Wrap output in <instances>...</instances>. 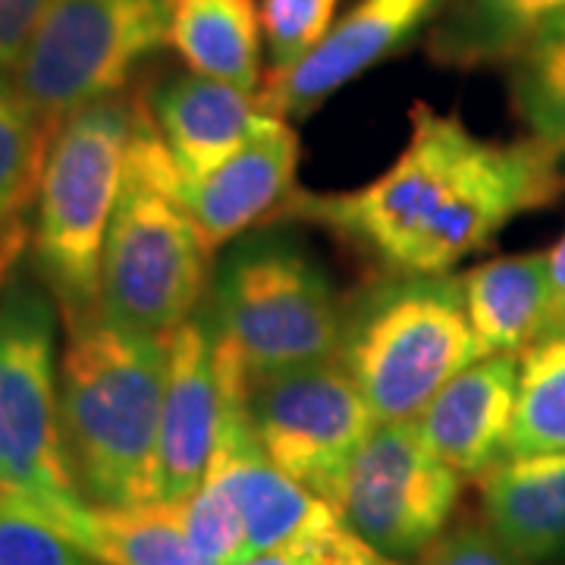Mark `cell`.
<instances>
[{"mask_svg": "<svg viewBox=\"0 0 565 565\" xmlns=\"http://www.w3.org/2000/svg\"><path fill=\"white\" fill-rule=\"evenodd\" d=\"M563 189V161L541 141L478 139L462 117L418 102L405 148L377 180L333 195L299 189L286 214L337 233L381 274L440 277Z\"/></svg>", "mask_w": 565, "mask_h": 565, "instance_id": "1", "label": "cell"}, {"mask_svg": "<svg viewBox=\"0 0 565 565\" xmlns=\"http://www.w3.org/2000/svg\"><path fill=\"white\" fill-rule=\"evenodd\" d=\"M61 430L82 500L98 509L161 503L158 444L167 340L92 311L66 318Z\"/></svg>", "mask_w": 565, "mask_h": 565, "instance_id": "2", "label": "cell"}, {"mask_svg": "<svg viewBox=\"0 0 565 565\" xmlns=\"http://www.w3.org/2000/svg\"><path fill=\"white\" fill-rule=\"evenodd\" d=\"M182 182L145 95H136L120 199L104 243L102 311L151 337H170L195 318L207 286L211 255L185 207Z\"/></svg>", "mask_w": 565, "mask_h": 565, "instance_id": "3", "label": "cell"}, {"mask_svg": "<svg viewBox=\"0 0 565 565\" xmlns=\"http://www.w3.org/2000/svg\"><path fill=\"white\" fill-rule=\"evenodd\" d=\"M54 305L47 286L22 274L0 292V497L82 546L92 505L63 446Z\"/></svg>", "mask_w": 565, "mask_h": 565, "instance_id": "4", "label": "cell"}, {"mask_svg": "<svg viewBox=\"0 0 565 565\" xmlns=\"http://www.w3.org/2000/svg\"><path fill=\"white\" fill-rule=\"evenodd\" d=\"M481 359L462 280L381 274L345 308L340 364L377 424L418 422L459 371Z\"/></svg>", "mask_w": 565, "mask_h": 565, "instance_id": "5", "label": "cell"}, {"mask_svg": "<svg viewBox=\"0 0 565 565\" xmlns=\"http://www.w3.org/2000/svg\"><path fill=\"white\" fill-rule=\"evenodd\" d=\"M136 126V95L79 110L54 136L39 189L35 267L66 318L102 308V262Z\"/></svg>", "mask_w": 565, "mask_h": 565, "instance_id": "6", "label": "cell"}, {"mask_svg": "<svg viewBox=\"0 0 565 565\" xmlns=\"http://www.w3.org/2000/svg\"><path fill=\"white\" fill-rule=\"evenodd\" d=\"M207 321L248 377H264L340 359L345 308L318 258L267 233L230 245L211 282Z\"/></svg>", "mask_w": 565, "mask_h": 565, "instance_id": "7", "label": "cell"}, {"mask_svg": "<svg viewBox=\"0 0 565 565\" xmlns=\"http://www.w3.org/2000/svg\"><path fill=\"white\" fill-rule=\"evenodd\" d=\"M170 13L173 0H51L13 82L41 120L61 129L120 95L167 44Z\"/></svg>", "mask_w": 565, "mask_h": 565, "instance_id": "8", "label": "cell"}, {"mask_svg": "<svg viewBox=\"0 0 565 565\" xmlns=\"http://www.w3.org/2000/svg\"><path fill=\"white\" fill-rule=\"evenodd\" d=\"M245 408L270 462L343 512L349 468L377 418L340 359L248 377Z\"/></svg>", "mask_w": 565, "mask_h": 565, "instance_id": "9", "label": "cell"}, {"mask_svg": "<svg viewBox=\"0 0 565 565\" xmlns=\"http://www.w3.org/2000/svg\"><path fill=\"white\" fill-rule=\"evenodd\" d=\"M462 475L434 456L418 422L377 424L349 468L345 527L386 559L422 556L446 531Z\"/></svg>", "mask_w": 565, "mask_h": 565, "instance_id": "10", "label": "cell"}, {"mask_svg": "<svg viewBox=\"0 0 565 565\" xmlns=\"http://www.w3.org/2000/svg\"><path fill=\"white\" fill-rule=\"evenodd\" d=\"M444 0H355L296 66L264 73L258 102L282 120H305L349 82L403 54L434 25Z\"/></svg>", "mask_w": 565, "mask_h": 565, "instance_id": "11", "label": "cell"}, {"mask_svg": "<svg viewBox=\"0 0 565 565\" xmlns=\"http://www.w3.org/2000/svg\"><path fill=\"white\" fill-rule=\"evenodd\" d=\"M221 430V381L211 321L195 315L167 340L158 475L161 503H185L202 487Z\"/></svg>", "mask_w": 565, "mask_h": 565, "instance_id": "12", "label": "cell"}, {"mask_svg": "<svg viewBox=\"0 0 565 565\" xmlns=\"http://www.w3.org/2000/svg\"><path fill=\"white\" fill-rule=\"evenodd\" d=\"M299 173V136L289 120L270 122L239 154L204 180L182 182V199L207 255L243 239L252 226L280 217L292 202Z\"/></svg>", "mask_w": 565, "mask_h": 565, "instance_id": "13", "label": "cell"}, {"mask_svg": "<svg viewBox=\"0 0 565 565\" xmlns=\"http://www.w3.org/2000/svg\"><path fill=\"white\" fill-rule=\"evenodd\" d=\"M145 104L185 182L214 173L277 120L264 110L258 95L199 73L158 82Z\"/></svg>", "mask_w": 565, "mask_h": 565, "instance_id": "14", "label": "cell"}, {"mask_svg": "<svg viewBox=\"0 0 565 565\" xmlns=\"http://www.w3.org/2000/svg\"><path fill=\"white\" fill-rule=\"evenodd\" d=\"M519 355H484L459 371L418 418L424 444L462 478L484 475L509 449Z\"/></svg>", "mask_w": 565, "mask_h": 565, "instance_id": "15", "label": "cell"}, {"mask_svg": "<svg viewBox=\"0 0 565 565\" xmlns=\"http://www.w3.org/2000/svg\"><path fill=\"white\" fill-rule=\"evenodd\" d=\"M484 525L525 563L565 556V452L503 456L478 475Z\"/></svg>", "mask_w": 565, "mask_h": 565, "instance_id": "16", "label": "cell"}, {"mask_svg": "<svg viewBox=\"0 0 565 565\" xmlns=\"http://www.w3.org/2000/svg\"><path fill=\"white\" fill-rule=\"evenodd\" d=\"M459 280L481 359L522 355L527 345L559 333L546 252L493 258Z\"/></svg>", "mask_w": 565, "mask_h": 565, "instance_id": "17", "label": "cell"}, {"mask_svg": "<svg viewBox=\"0 0 565 565\" xmlns=\"http://www.w3.org/2000/svg\"><path fill=\"white\" fill-rule=\"evenodd\" d=\"M262 39V7L255 0H173L167 44L189 73L258 95Z\"/></svg>", "mask_w": 565, "mask_h": 565, "instance_id": "18", "label": "cell"}, {"mask_svg": "<svg viewBox=\"0 0 565 565\" xmlns=\"http://www.w3.org/2000/svg\"><path fill=\"white\" fill-rule=\"evenodd\" d=\"M565 0H444L427 32V54L440 66H487L512 61Z\"/></svg>", "mask_w": 565, "mask_h": 565, "instance_id": "19", "label": "cell"}, {"mask_svg": "<svg viewBox=\"0 0 565 565\" xmlns=\"http://www.w3.org/2000/svg\"><path fill=\"white\" fill-rule=\"evenodd\" d=\"M57 129L35 114L17 82L0 76V252L22 255L25 211L39 202L41 177Z\"/></svg>", "mask_w": 565, "mask_h": 565, "instance_id": "20", "label": "cell"}, {"mask_svg": "<svg viewBox=\"0 0 565 565\" xmlns=\"http://www.w3.org/2000/svg\"><path fill=\"white\" fill-rule=\"evenodd\" d=\"M82 550L102 565H217L189 544L180 509L167 503L139 509L92 505Z\"/></svg>", "mask_w": 565, "mask_h": 565, "instance_id": "21", "label": "cell"}, {"mask_svg": "<svg viewBox=\"0 0 565 565\" xmlns=\"http://www.w3.org/2000/svg\"><path fill=\"white\" fill-rule=\"evenodd\" d=\"M565 452V330L519 355V399L505 456Z\"/></svg>", "mask_w": 565, "mask_h": 565, "instance_id": "22", "label": "cell"}, {"mask_svg": "<svg viewBox=\"0 0 565 565\" xmlns=\"http://www.w3.org/2000/svg\"><path fill=\"white\" fill-rule=\"evenodd\" d=\"M512 104L527 139L565 161V13L512 57Z\"/></svg>", "mask_w": 565, "mask_h": 565, "instance_id": "23", "label": "cell"}, {"mask_svg": "<svg viewBox=\"0 0 565 565\" xmlns=\"http://www.w3.org/2000/svg\"><path fill=\"white\" fill-rule=\"evenodd\" d=\"M177 509L189 544L211 563L236 565L248 556L243 515L221 481L204 478L202 487Z\"/></svg>", "mask_w": 565, "mask_h": 565, "instance_id": "24", "label": "cell"}, {"mask_svg": "<svg viewBox=\"0 0 565 565\" xmlns=\"http://www.w3.org/2000/svg\"><path fill=\"white\" fill-rule=\"evenodd\" d=\"M337 10L340 0H262L270 73L289 70L308 57L337 22Z\"/></svg>", "mask_w": 565, "mask_h": 565, "instance_id": "25", "label": "cell"}, {"mask_svg": "<svg viewBox=\"0 0 565 565\" xmlns=\"http://www.w3.org/2000/svg\"><path fill=\"white\" fill-rule=\"evenodd\" d=\"M0 565H102L57 527L0 497Z\"/></svg>", "mask_w": 565, "mask_h": 565, "instance_id": "26", "label": "cell"}, {"mask_svg": "<svg viewBox=\"0 0 565 565\" xmlns=\"http://www.w3.org/2000/svg\"><path fill=\"white\" fill-rule=\"evenodd\" d=\"M418 565H531L515 556L487 525H462L440 534Z\"/></svg>", "mask_w": 565, "mask_h": 565, "instance_id": "27", "label": "cell"}, {"mask_svg": "<svg viewBox=\"0 0 565 565\" xmlns=\"http://www.w3.org/2000/svg\"><path fill=\"white\" fill-rule=\"evenodd\" d=\"M51 0H0V73H17Z\"/></svg>", "mask_w": 565, "mask_h": 565, "instance_id": "28", "label": "cell"}, {"mask_svg": "<svg viewBox=\"0 0 565 565\" xmlns=\"http://www.w3.org/2000/svg\"><path fill=\"white\" fill-rule=\"evenodd\" d=\"M302 559L305 565H399L396 559H386L377 550H371L345 525L330 537H323L321 544L302 546Z\"/></svg>", "mask_w": 565, "mask_h": 565, "instance_id": "29", "label": "cell"}, {"mask_svg": "<svg viewBox=\"0 0 565 565\" xmlns=\"http://www.w3.org/2000/svg\"><path fill=\"white\" fill-rule=\"evenodd\" d=\"M550 262V280H553V302H556V323L565 330V236L546 252Z\"/></svg>", "mask_w": 565, "mask_h": 565, "instance_id": "30", "label": "cell"}, {"mask_svg": "<svg viewBox=\"0 0 565 565\" xmlns=\"http://www.w3.org/2000/svg\"><path fill=\"white\" fill-rule=\"evenodd\" d=\"M236 565H305L302 550H277V553H255L245 556L243 563Z\"/></svg>", "mask_w": 565, "mask_h": 565, "instance_id": "31", "label": "cell"}, {"mask_svg": "<svg viewBox=\"0 0 565 565\" xmlns=\"http://www.w3.org/2000/svg\"><path fill=\"white\" fill-rule=\"evenodd\" d=\"M22 255H7V252H0V292H3V286H7V274L13 270V264L20 262Z\"/></svg>", "mask_w": 565, "mask_h": 565, "instance_id": "32", "label": "cell"}]
</instances>
